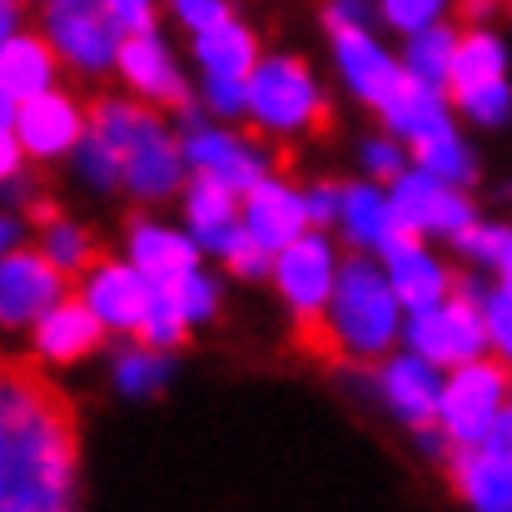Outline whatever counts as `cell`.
<instances>
[{"instance_id":"e575fe53","label":"cell","mask_w":512,"mask_h":512,"mask_svg":"<svg viewBox=\"0 0 512 512\" xmlns=\"http://www.w3.org/2000/svg\"><path fill=\"white\" fill-rule=\"evenodd\" d=\"M458 105H463V115H468L473 125H483V130H503V125L512 120L508 80H493V85H483V90H468Z\"/></svg>"},{"instance_id":"8d00e7d4","label":"cell","mask_w":512,"mask_h":512,"mask_svg":"<svg viewBox=\"0 0 512 512\" xmlns=\"http://www.w3.org/2000/svg\"><path fill=\"white\" fill-rule=\"evenodd\" d=\"M160 289H170L174 299H179V309L189 314V324H204V319H214V309H219V294H214V284H209L199 269H189L184 279L160 284Z\"/></svg>"},{"instance_id":"d6986e66","label":"cell","mask_w":512,"mask_h":512,"mask_svg":"<svg viewBox=\"0 0 512 512\" xmlns=\"http://www.w3.org/2000/svg\"><path fill=\"white\" fill-rule=\"evenodd\" d=\"M244 229L264 244V249H284L309 229V204L304 194H294L279 179H259L254 189H244Z\"/></svg>"},{"instance_id":"ac0fdd59","label":"cell","mask_w":512,"mask_h":512,"mask_svg":"<svg viewBox=\"0 0 512 512\" xmlns=\"http://www.w3.org/2000/svg\"><path fill=\"white\" fill-rule=\"evenodd\" d=\"M184 155H189V170L194 174H214V179H224L229 189H254L259 179H264V155L244 140V135H234V130H199L194 125V135L184 140Z\"/></svg>"},{"instance_id":"7bdbcfd3","label":"cell","mask_w":512,"mask_h":512,"mask_svg":"<svg viewBox=\"0 0 512 512\" xmlns=\"http://www.w3.org/2000/svg\"><path fill=\"white\" fill-rule=\"evenodd\" d=\"M403 165H408V160H403L398 145H388V140H368V145H363V170L373 174V179H388V184H393L398 174H408Z\"/></svg>"},{"instance_id":"60d3db41","label":"cell","mask_w":512,"mask_h":512,"mask_svg":"<svg viewBox=\"0 0 512 512\" xmlns=\"http://www.w3.org/2000/svg\"><path fill=\"white\" fill-rule=\"evenodd\" d=\"M483 314H488V334L498 343V353L512 363V289H493L488 299H483Z\"/></svg>"},{"instance_id":"8992f818","label":"cell","mask_w":512,"mask_h":512,"mask_svg":"<svg viewBox=\"0 0 512 512\" xmlns=\"http://www.w3.org/2000/svg\"><path fill=\"white\" fill-rule=\"evenodd\" d=\"M324 25H329V35H334V60H339L343 85H348L363 105L378 110V105L393 95V85L403 80L398 60L373 40V30L363 25V10H358L353 0L329 5V10H324Z\"/></svg>"},{"instance_id":"ab89813d","label":"cell","mask_w":512,"mask_h":512,"mask_svg":"<svg viewBox=\"0 0 512 512\" xmlns=\"http://www.w3.org/2000/svg\"><path fill=\"white\" fill-rule=\"evenodd\" d=\"M174 20L184 25V30H214V25H224V20H234V10H229V0H170Z\"/></svg>"},{"instance_id":"7dc6e473","label":"cell","mask_w":512,"mask_h":512,"mask_svg":"<svg viewBox=\"0 0 512 512\" xmlns=\"http://www.w3.org/2000/svg\"><path fill=\"white\" fill-rule=\"evenodd\" d=\"M508 10H512V0H508Z\"/></svg>"},{"instance_id":"52a82bcc","label":"cell","mask_w":512,"mask_h":512,"mask_svg":"<svg viewBox=\"0 0 512 512\" xmlns=\"http://www.w3.org/2000/svg\"><path fill=\"white\" fill-rule=\"evenodd\" d=\"M408 343H413V353H423L438 368H458L468 358H483V348L493 343L483 299L478 294H448L443 304L418 309L413 329H408Z\"/></svg>"},{"instance_id":"44dd1931","label":"cell","mask_w":512,"mask_h":512,"mask_svg":"<svg viewBox=\"0 0 512 512\" xmlns=\"http://www.w3.org/2000/svg\"><path fill=\"white\" fill-rule=\"evenodd\" d=\"M234 194L239 189H229L214 174H194L189 179V189H184V219H189V234L199 239V249L224 254L229 239L244 229V204H234Z\"/></svg>"},{"instance_id":"f546056e","label":"cell","mask_w":512,"mask_h":512,"mask_svg":"<svg viewBox=\"0 0 512 512\" xmlns=\"http://www.w3.org/2000/svg\"><path fill=\"white\" fill-rule=\"evenodd\" d=\"M170 373H174L170 348H150V343H140L135 353L115 358V388H120L125 398H150V393H160V388L170 383Z\"/></svg>"},{"instance_id":"ba28073f","label":"cell","mask_w":512,"mask_h":512,"mask_svg":"<svg viewBox=\"0 0 512 512\" xmlns=\"http://www.w3.org/2000/svg\"><path fill=\"white\" fill-rule=\"evenodd\" d=\"M45 35L55 40L60 60L75 70V75H105V70H120V40L125 30L115 25V15L100 5H85V0H55L45 10Z\"/></svg>"},{"instance_id":"8fae6325","label":"cell","mask_w":512,"mask_h":512,"mask_svg":"<svg viewBox=\"0 0 512 512\" xmlns=\"http://www.w3.org/2000/svg\"><path fill=\"white\" fill-rule=\"evenodd\" d=\"M393 214L413 234H448V239H458L468 224H478L473 204L463 199V189H453L448 179H438L428 170L393 179Z\"/></svg>"},{"instance_id":"cb8c5ba5","label":"cell","mask_w":512,"mask_h":512,"mask_svg":"<svg viewBox=\"0 0 512 512\" xmlns=\"http://www.w3.org/2000/svg\"><path fill=\"white\" fill-rule=\"evenodd\" d=\"M130 259L155 284H174V279H184L199 264V239L179 234V229H165V224H150V219H135L130 224Z\"/></svg>"},{"instance_id":"f35d334b","label":"cell","mask_w":512,"mask_h":512,"mask_svg":"<svg viewBox=\"0 0 512 512\" xmlns=\"http://www.w3.org/2000/svg\"><path fill=\"white\" fill-rule=\"evenodd\" d=\"M443 10H448V0H383V20H388L393 30H403V35L433 25Z\"/></svg>"},{"instance_id":"7c38bea8","label":"cell","mask_w":512,"mask_h":512,"mask_svg":"<svg viewBox=\"0 0 512 512\" xmlns=\"http://www.w3.org/2000/svg\"><path fill=\"white\" fill-rule=\"evenodd\" d=\"M30 329H35V353H40L45 363L70 368V363L90 358V353L105 343V329H110V324L95 314V304H90L85 294H60Z\"/></svg>"},{"instance_id":"d4e9b609","label":"cell","mask_w":512,"mask_h":512,"mask_svg":"<svg viewBox=\"0 0 512 512\" xmlns=\"http://www.w3.org/2000/svg\"><path fill=\"white\" fill-rule=\"evenodd\" d=\"M343 224H348V239L358 249H378V254L403 229L393 214V194H383L373 184H343Z\"/></svg>"},{"instance_id":"277c9868","label":"cell","mask_w":512,"mask_h":512,"mask_svg":"<svg viewBox=\"0 0 512 512\" xmlns=\"http://www.w3.org/2000/svg\"><path fill=\"white\" fill-rule=\"evenodd\" d=\"M249 120L269 135H324L334 125V110L299 55H264L249 75Z\"/></svg>"},{"instance_id":"836d02e7","label":"cell","mask_w":512,"mask_h":512,"mask_svg":"<svg viewBox=\"0 0 512 512\" xmlns=\"http://www.w3.org/2000/svg\"><path fill=\"white\" fill-rule=\"evenodd\" d=\"M75 165H80V179L90 184V189H115V184H125V170H120V155H115V145L105 140V135H85L80 140V150H75Z\"/></svg>"},{"instance_id":"3957f363","label":"cell","mask_w":512,"mask_h":512,"mask_svg":"<svg viewBox=\"0 0 512 512\" xmlns=\"http://www.w3.org/2000/svg\"><path fill=\"white\" fill-rule=\"evenodd\" d=\"M398 314H403V299L393 279H383L373 259L348 254L329 299V324L339 334L343 363H378L398 339Z\"/></svg>"},{"instance_id":"4fadbf2b","label":"cell","mask_w":512,"mask_h":512,"mask_svg":"<svg viewBox=\"0 0 512 512\" xmlns=\"http://www.w3.org/2000/svg\"><path fill=\"white\" fill-rule=\"evenodd\" d=\"M60 294H65V274L50 264V254L5 249V264H0V319H5V329L35 324Z\"/></svg>"},{"instance_id":"6da1fadb","label":"cell","mask_w":512,"mask_h":512,"mask_svg":"<svg viewBox=\"0 0 512 512\" xmlns=\"http://www.w3.org/2000/svg\"><path fill=\"white\" fill-rule=\"evenodd\" d=\"M80 418L65 388L35 358H5L0 388V503L10 512H60L75 498Z\"/></svg>"},{"instance_id":"d6a6232c","label":"cell","mask_w":512,"mask_h":512,"mask_svg":"<svg viewBox=\"0 0 512 512\" xmlns=\"http://www.w3.org/2000/svg\"><path fill=\"white\" fill-rule=\"evenodd\" d=\"M473 264L493 269V274H508L512 269V229L508 224H468L458 239H453Z\"/></svg>"},{"instance_id":"f6af8a7d","label":"cell","mask_w":512,"mask_h":512,"mask_svg":"<svg viewBox=\"0 0 512 512\" xmlns=\"http://www.w3.org/2000/svg\"><path fill=\"white\" fill-rule=\"evenodd\" d=\"M488 443H498V448H508V453H512V408H503V418L493 423V433H488Z\"/></svg>"},{"instance_id":"f1b7e54d","label":"cell","mask_w":512,"mask_h":512,"mask_svg":"<svg viewBox=\"0 0 512 512\" xmlns=\"http://www.w3.org/2000/svg\"><path fill=\"white\" fill-rule=\"evenodd\" d=\"M413 165L428 174H438V179H448V184H473L478 170H473V150L453 135V130H438V135H423V140H413Z\"/></svg>"},{"instance_id":"30bf717a","label":"cell","mask_w":512,"mask_h":512,"mask_svg":"<svg viewBox=\"0 0 512 512\" xmlns=\"http://www.w3.org/2000/svg\"><path fill=\"white\" fill-rule=\"evenodd\" d=\"M5 120L15 125L25 155H35V160H65L90 135L80 105L70 95H60V90H40V95H30L20 105H5Z\"/></svg>"},{"instance_id":"2e32d148","label":"cell","mask_w":512,"mask_h":512,"mask_svg":"<svg viewBox=\"0 0 512 512\" xmlns=\"http://www.w3.org/2000/svg\"><path fill=\"white\" fill-rule=\"evenodd\" d=\"M448 478H453L458 498L473 503V508H483V512H508L512 508V453L498 448V443L453 448Z\"/></svg>"},{"instance_id":"7402d4cb","label":"cell","mask_w":512,"mask_h":512,"mask_svg":"<svg viewBox=\"0 0 512 512\" xmlns=\"http://www.w3.org/2000/svg\"><path fill=\"white\" fill-rule=\"evenodd\" d=\"M433 368H438V363H428L423 353H413V358H388V363H383V398H388V408H393L403 423H413V428L438 423L443 383H438Z\"/></svg>"},{"instance_id":"5bb4252c","label":"cell","mask_w":512,"mask_h":512,"mask_svg":"<svg viewBox=\"0 0 512 512\" xmlns=\"http://www.w3.org/2000/svg\"><path fill=\"white\" fill-rule=\"evenodd\" d=\"M155 279L130 259V264H115V259H100L90 274H85V299L95 304V314L110 324V329H120V334H135L140 324H145V314H150V304H155Z\"/></svg>"},{"instance_id":"603a6c76","label":"cell","mask_w":512,"mask_h":512,"mask_svg":"<svg viewBox=\"0 0 512 512\" xmlns=\"http://www.w3.org/2000/svg\"><path fill=\"white\" fill-rule=\"evenodd\" d=\"M383 125L403 140H423V135H438V130H453L448 125V105H443V85L433 80H418L403 70V80L393 85V95L378 105Z\"/></svg>"},{"instance_id":"484cf974","label":"cell","mask_w":512,"mask_h":512,"mask_svg":"<svg viewBox=\"0 0 512 512\" xmlns=\"http://www.w3.org/2000/svg\"><path fill=\"white\" fill-rule=\"evenodd\" d=\"M493 80H508V45H503L493 30H468V35L458 40L448 90H453V100H463L468 90H483V85H493Z\"/></svg>"},{"instance_id":"1f68e13d","label":"cell","mask_w":512,"mask_h":512,"mask_svg":"<svg viewBox=\"0 0 512 512\" xmlns=\"http://www.w3.org/2000/svg\"><path fill=\"white\" fill-rule=\"evenodd\" d=\"M189 314L179 309V299H174L170 289H155V304H150V314H145V324L135 329V339L150 343V348H179V343L189 339Z\"/></svg>"},{"instance_id":"74e56055","label":"cell","mask_w":512,"mask_h":512,"mask_svg":"<svg viewBox=\"0 0 512 512\" xmlns=\"http://www.w3.org/2000/svg\"><path fill=\"white\" fill-rule=\"evenodd\" d=\"M204 105L224 120H239L249 115V80H234V75H204Z\"/></svg>"},{"instance_id":"9c48e42d","label":"cell","mask_w":512,"mask_h":512,"mask_svg":"<svg viewBox=\"0 0 512 512\" xmlns=\"http://www.w3.org/2000/svg\"><path fill=\"white\" fill-rule=\"evenodd\" d=\"M274 284L294 314H319L334 299L339 264H334V244L324 239V229H304L294 244L274 254Z\"/></svg>"},{"instance_id":"d590c367","label":"cell","mask_w":512,"mask_h":512,"mask_svg":"<svg viewBox=\"0 0 512 512\" xmlns=\"http://www.w3.org/2000/svg\"><path fill=\"white\" fill-rule=\"evenodd\" d=\"M219 259L229 264V274H234V279H264V274H274V249H264L249 229H239Z\"/></svg>"},{"instance_id":"ffe728a7","label":"cell","mask_w":512,"mask_h":512,"mask_svg":"<svg viewBox=\"0 0 512 512\" xmlns=\"http://www.w3.org/2000/svg\"><path fill=\"white\" fill-rule=\"evenodd\" d=\"M55 65H60V50H55L50 35L10 30L5 45H0V95H5V105H20L40 90H55Z\"/></svg>"},{"instance_id":"83f0119b","label":"cell","mask_w":512,"mask_h":512,"mask_svg":"<svg viewBox=\"0 0 512 512\" xmlns=\"http://www.w3.org/2000/svg\"><path fill=\"white\" fill-rule=\"evenodd\" d=\"M458 30L453 25H423L408 35V55H403V70L418 75V80H433V85H448L453 75V55H458Z\"/></svg>"},{"instance_id":"7a4b0ae2","label":"cell","mask_w":512,"mask_h":512,"mask_svg":"<svg viewBox=\"0 0 512 512\" xmlns=\"http://www.w3.org/2000/svg\"><path fill=\"white\" fill-rule=\"evenodd\" d=\"M90 130L105 135L120 155V170H125V189L145 204L155 199H170L184 179V145H174V135L165 130V120L155 110H145V100H115V95H100L90 105Z\"/></svg>"},{"instance_id":"bcb514c9","label":"cell","mask_w":512,"mask_h":512,"mask_svg":"<svg viewBox=\"0 0 512 512\" xmlns=\"http://www.w3.org/2000/svg\"><path fill=\"white\" fill-rule=\"evenodd\" d=\"M493 5H498V0H458V15H463V20H488Z\"/></svg>"},{"instance_id":"b9f144b4","label":"cell","mask_w":512,"mask_h":512,"mask_svg":"<svg viewBox=\"0 0 512 512\" xmlns=\"http://www.w3.org/2000/svg\"><path fill=\"white\" fill-rule=\"evenodd\" d=\"M304 204H309V224H314V229L334 224V219H343V184H334V179L309 184V189H304Z\"/></svg>"},{"instance_id":"9a60e30c","label":"cell","mask_w":512,"mask_h":512,"mask_svg":"<svg viewBox=\"0 0 512 512\" xmlns=\"http://www.w3.org/2000/svg\"><path fill=\"white\" fill-rule=\"evenodd\" d=\"M120 80L140 100H155V105H170V110H189V85L174 70L170 45L155 30H130L120 40Z\"/></svg>"},{"instance_id":"ee69618b","label":"cell","mask_w":512,"mask_h":512,"mask_svg":"<svg viewBox=\"0 0 512 512\" xmlns=\"http://www.w3.org/2000/svg\"><path fill=\"white\" fill-rule=\"evenodd\" d=\"M110 15H115V25L130 35V30H155V10H150V0H100Z\"/></svg>"},{"instance_id":"4316f807","label":"cell","mask_w":512,"mask_h":512,"mask_svg":"<svg viewBox=\"0 0 512 512\" xmlns=\"http://www.w3.org/2000/svg\"><path fill=\"white\" fill-rule=\"evenodd\" d=\"M194 60H199L204 75H234V80H249L254 65H259V50H254V35H249L239 20H224V25L194 35Z\"/></svg>"},{"instance_id":"5b68a950","label":"cell","mask_w":512,"mask_h":512,"mask_svg":"<svg viewBox=\"0 0 512 512\" xmlns=\"http://www.w3.org/2000/svg\"><path fill=\"white\" fill-rule=\"evenodd\" d=\"M512 393V373L493 358H468L453 368V378L443 383V408H438V423L448 433L453 448H468V443H488L493 423L503 418Z\"/></svg>"},{"instance_id":"4dcf8cb0","label":"cell","mask_w":512,"mask_h":512,"mask_svg":"<svg viewBox=\"0 0 512 512\" xmlns=\"http://www.w3.org/2000/svg\"><path fill=\"white\" fill-rule=\"evenodd\" d=\"M45 239V254H50V264L65 274V279H85L95 264H100V249H95V239L80 229V224H70V219H55L50 229H40Z\"/></svg>"},{"instance_id":"e0dca14e","label":"cell","mask_w":512,"mask_h":512,"mask_svg":"<svg viewBox=\"0 0 512 512\" xmlns=\"http://www.w3.org/2000/svg\"><path fill=\"white\" fill-rule=\"evenodd\" d=\"M383 264H388V279H393V289H398L403 309H413V314H418V309H428V304H443V299L453 294L448 269L423 249V234H413V229H398V234L388 239Z\"/></svg>"}]
</instances>
